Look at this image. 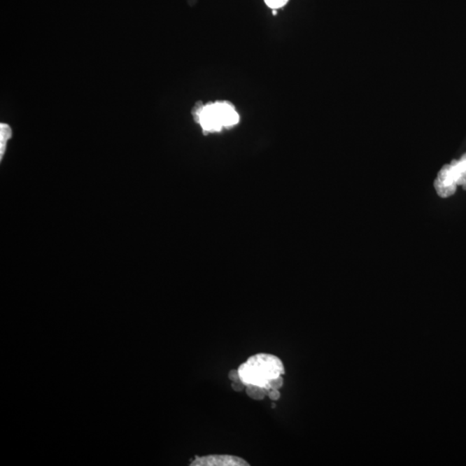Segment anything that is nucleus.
<instances>
[{
	"label": "nucleus",
	"mask_w": 466,
	"mask_h": 466,
	"mask_svg": "<svg viewBox=\"0 0 466 466\" xmlns=\"http://www.w3.org/2000/svg\"><path fill=\"white\" fill-rule=\"evenodd\" d=\"M240 379L245 386L253 384L267 388L272 380L285 373L282 360L275 355L258 353L248 358L238 369Z\"/></svg>",
	"instance_id": "f257e3e1"
},
{
	"label": "nucleus",
	"mask_w": 466,
	"mask_h": 466,
	"mask_svg": "<svg viewBox=\"0 0 466 466\" xmlns=\"http://www.w3.org/2000/svg\"><path fill=\"white\" fill-rule=\"evenodd\" d=\"M193 116L205 134L232 128L238 125L240 120L234 106L228 101L209 103L206 105L198 102L193 110Z\"/></svg>",
	"instance_id": "f03ea898"
},
{
	"label": "nucleus",
	"mask_w": 466,
	"mask_h": 466,
	"mask_svg": "<svg viewBox=\"0 0 466 466\" xmlns=\"http://www.w3.org/2000/svg\"><path fill=\"white\" fill-rule=\"evenodd\" d=\"M192 466H249L250 464L242 458L232 455H207L196 457L190 464Z\"/></svg>",
	"instance_id": "7ed1b4c3"
},
{
	"label": "nucleus",
	"mask_w": 466,
	"mask_h": 466,
	"mask_svg": "<svg viewBox=\"0 0 466 466\" xmlns=\"http://www.w3.org/2000/svg\"><path fill=\"white\" fill-rule=\"evenodd\" d=\"M456 181L454 179L452 169L450 164H446L440 169L437 178L435 181V188L437 194L442 198L452 196L457 188Z\"/></svg>",
	"instance_id": "20e7f679"
},
{
	"label": "nucleus",
	"mask_w": 466,
	"mask_h": 466,
	"mask_svg": "<svg viewBox=\"0 0 466 466\" xmlns=\"http://www.w3.org/2000/svg\"><path fill=\"white\" fill-rule=\"evenodd\" d=\"M450 165L458 186H462L466 190V153L460 160H453Z\"/></svg>",
	"instance_id": "39448f33"
},
{
	"label": "nucleus",
	"mask_w": 466,
	"mask_h": 466,
	"mask_svg": "<svg viewBox=\"0 0 466 466\" xmlns=\"http://www.w3.org/2000/svg\"><path fill=\"white\" fill-rule=\"evenodd\" d=\"M246 387L248 397L253 399V400H264L266 395H269V390L268 388L253 386V384H249V386H246Z\"/></svg>",
	"instance_id": "423d86ee"
},
{
	"label": "nucleus",
	"mask_w": 466,
	"mask_h": 466,
	"mask_svg": "<svg viewBox=\"0 0 466 466\" xmlns=\"http://www.w3.org/2000/svg\"><path fill=\"white\" fill-rule=\"evenodd\" d=\"M12 138V129L8 125H0V159H3L6 149L7 141Z\"/></svg>",
	"instance_id": "0eeeda50"
},
{
	"label": "nucleus",
	"mask_w": 466,
	"mask_h": 466,
	"mask_svg": "<svg viewBox=\"0 0 466 466\" xmlns=\"http://www.w3.org/2000/svg\"><path fill=\"white\" fill-rule=\"evenodd\" d=\"M290 0H264L266 6L272 10H278L286 6Z\"/></svg>",
	"instance_id": "6e6552de"
},
{
	"label": "nucleus",
	"mask_w": 466,
	"mask_h": 466,
	"mask_svg": "<svg viewBox=\"0 0 466 466\" xmlns=\"http://www.w3.org/2000/svg\"><path fill=\"white\" fill-rule=\"evenodd\" d=\"M283 386V376H281L277 377V379L272 380L271 382L269 383L267 388L268 390H280Z\"/></svg>",
	"instance_id": "1a4fd4ad"
},
{
	"label": "nucleus",
	"mask_w": 466,
	"mask_h": 466,
	"mask_svg": "<svg viewBox=\"0 0 466 466\" xmlns=\"http://www.w3.org/2000/svg\"><path fill=\"white\" fill-rule=\"evenodd\" d=\"M228 379L232 381V382L239 383L242 382L240 379L239 373L238 369H232L228 374Z\"/></svg>",
	"instance_id": "9d476101"
},
{
	"label": "nucleus",
	"mask_w": 466,
	"mask_h": 466,
	"mask_svg": "<svg viewBox=\"0 0 466 466\" xmlns=\"http://www.w3.org/2000/svg\"><path fill=\"white\" fill-rule=\"evenodd\" d=\"M268 397L272 401H278L281 398L279 390H269Z\"/></svg>",
	"instance_id": "9b49d317"
},
{
	"label": "nucleus",
	"mask_w": 466,
	"mask_h": 466,
	"mask_svg": "<svg viewBox=\"0 0 466 466\" xmlns=\"http://www.w3.org/2000/svg\"><path fill=\"white\" fill-rule=\"evenodd\" d=\"M245 387H246L245 384H243L242 382L239 383L232 382V390H235L236 392L242 391L243 388Z\"/></svg>",
	"instance_id": "f8f14e48"
},
{
	"label": "nucleus",
	"mask_w": 466,
	"mask_h": 466,
	"mask_svg": "<svg viewBox=\"0 0 466 466\" xmlns=\"http://www.w3.org/2000/svg\"><path fill=\"white\" fill-rule=\"evenodd\" d=\"M271 406H272V408H273V409H275V408H276V404H275V403H272V405H271Z\"/></svg>",
	"instance_id": "ddd939ff"
}]
</instances>
